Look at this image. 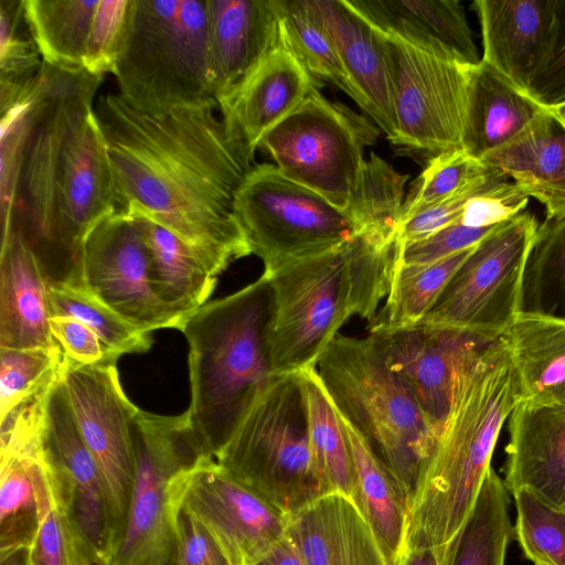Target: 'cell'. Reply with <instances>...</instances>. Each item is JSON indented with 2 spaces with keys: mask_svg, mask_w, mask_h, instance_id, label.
<instances>
[{
  "mask_svg": "<svg viewBox=\"0 0 565 565\" xmlns=\"http://www.w3.org/2000/svg\"><path fill=\"white\" fill-rule=\"evenodd\" d=\"M217 108L211 99L149 114L108 93L98 97L94 111L118 210L150 217L220 275L252 254L233 201L253 161L231 138Z\"/></svg>",
  "mask_w": 565,
  "mask_h": 565,
  "instance_id": "cell-1",
  "label": "cell"
},
{
  "mask_svg": "<svg viewBox=\"0 0 565 565\" xmlns=\"http://www.w3.org/2000/svg\"><path fill=\"white\" fill-rule=\"evenodd\" d=\"M102 81L84 67L43 62L32 83L9 233L22 236L49 284L83 285L85 242L118 210L93 106Z\"/></svg>",
  "mask_w": 565,
  "mask_h": 565,
  "instance_id": "cell-2",
  "label": "cell"
},
{
  "mask_svg": "<svg viewBox=\"0 0 565 565\" xmlns=\"http://www.w3.org/2000/svg\"><path fill=\"white\" fill-rule=\"evenodd\" d=\"M520 403L508 348L492 341L461 377L449 417L407 503L404 554L430 551L448 565L505 419Z\"/></svg>",
  "mask_w": 565,
  "mask_h": 565,
  "instance_id": "cell-3",
  "label": "cell"
},
{
  "mask_svg": "<svg viewBox=\"0 0 565 565\" xmlns=\"http://www.w3.org/2000/svg\"><path fill=\"white\" fill-rule=\"evenodd\" d=\"M399 246L355 235L324 253L265 271L273 292L268 349L274 375L316 367L352 316L369 322L387 297Z\"/></svg>",
  "mask_w": 565,
  "mask_h": 565,
  "instance_id": "cell-4",
  "label": "cell"
},
{
  "mask_svg": "<svg viewBox=\"0 0 565 565\" xmlns=\"http://www.w3.org/2000/svg\"><path fill=\"white\" fill-rule=\"evenodd\" d=\"M273 292L263 275L206 302L181 332L189 344L191 426L212 457L227 443L275 379L268 349Z\"/></svg>",
  "mask_w": 565,
  "mask_h": 565,
  "instance_id": "cell-5",
  "label": "cell"
},
{
  "mask_svg": "<svg viewBox=\"0 0 565 565\" xmlns=\"http://www.w3.org/2000/svg\"><path fill=\"white\" fill-rule=\"evenodd\" d=\"M316 370L337 411L369 443L406 503L437 436L374 338L338 333Z\"/></svg>",
  "mask_w": 565,
  "mask_h": 565,
  "instance_id": "cell-6",
  "label": "cell"
},
{
  "mask_svg": "<svg viewBox=\"0 0 565 565\" xmlns=\"http://www.w3.org/2000/svg\"><path fill=\"white\" fill-rule=\"evenodd\" d=\"M113 74L118 94L145 113L214 99L207 67L206 0H131Z\"/></svg>",
  "mask_w": 565,
  "mask_h": 565,
  "instance_id": "cell-7",
  "label": "cell"
},
{
  "mask_svg": "<svg viewBox=\"0 0 565 565\" xmlns=\"http://www.w3.org/2000/svg\"><path fill=\"white\" fill-rule=\"evenodd\" d=\"M213 458L286 515L323 495L298 373L275 376Z\"/></svg>",
  "mask_w": 565,
  "mask_h": 565,
  "instance_id": "cell-8",
  "label": "cell"
},
{
  "mask_svg": "<svg viewBox=\"0 0 565 565\" xmlns=\"http://www.w3.org/2000/svg\"><path fill=\"white\" fill-rule=\"evenodd\" d=\"M379 129L344 104L313 88L259 142L279 171L345 211Z\"/></svg>",
  "mask_w": 565,
  "mask_h": 565,
  "instance_id": "cell-9",
  "label": "cell"
},
{
  "mask_svg": "<svg viewBox=\"0 0 565 565\" xmlns=\"http://www.w3.org/2000/svg\"><path fill=\"white\" fill-rule=\"evenodd\" d=\"M132 439L136 480L121 541L107 565H172L175 507L169 484L178 472L207 454L188 411L166 416L138 408Z\"/></svg>",
  "mask_w": 565,
  "mask_h": 565,
  "instance_id": "cell-10",
  "label": "cell"
},
{
  "mask_svg": "<svg viewBox=\"0 0 565 565\" xmlns=\"http://www.w3.org/2000/svg\"><path fill=\"white\" fill-rule=\"evenodd\" d=\"M233 213L265 271L324 253L356 235L344 211L285 177L274 163L249 169L235 193Z\"/></svg>",
  "mask_w": 565,
  "mask_h": 565,
  "instance_id": "cell-11",
  "label": "cell"
},
{
  "mask_svg": "<svg viewBox=\"0 0 565 565\" xmlns=\"http://www.w3.org/2000/svg\"><path fill=\"white\" fill-rule=\"evenodd\" d=\"M539 225L527 212L495 225L472 247L419 323L501 339L519 317L524 266Z\"/></svg>",
  "mask_w": 565,
  "mask_h": 565,
  "instance_id": "cell-12",
  "label": "cell"
},
{
  "mask_svg": "<svg viewBox=\"0 0 565 565\" xmlns=\"http://www.w3.org/2000/svg\"><path fill=\"white\" fill-rule=\"evenodd\" d=\"M116 364L82 365L63 354L60 375L102 477L117 551L136 480L132 418L138 408L125 395Z\"/></svg>",
  "mask_w": 565,
  "mask_h": 565,
  "instance_id": "cell-13",
  "label": "cell"
},
{
  "mask_svg": "<svg viewBox=\"0 0 565 565\" xmlns=\"http://www.w3.org/2000/svg\"><path fill=\"white\" fill-rule=\"evenodd\" d=\"M394 90L395 146L435 157L462 149L463 65L383 33Z\"/></svg>",
  "mask_w": 565,
  "mask_h": 565,
  "instance_id": "cell-14",
  "label": "cell"
},
{
  "mask_svg": "<svg viewBox=\"0 0 565 565\" xmlns=\"http://www.w3.org/2000/svg\"><path fill=\"white\" fill-rule=\"evenodd\" d=\"M175 507L210 532L231 565H254L286 534L288 515L202 455L169 484Z\"/></svg>",
  "mask_w": 565,
  "mask_h": 565,
  "instance_id": "cell-15",
  "label": "cell"
},
{
  "mask_svg": "<svg viewBox=\"0 0 565 565\" xmlns=\"http://www.w3.org/2000/svg\"><path fill=\"white\" fill-rule=\"evenodd\" d=\"M41 458L55 502L85 540L95 564L107 565L116 552V543L104 484L79 433L61 375L47 401Z\"/></svg>",
  "mask_w": 565,
  "mask_h": 565,
  "instance_id": "cell-16",
  "label": "cell"
},
{
  "mask_svg": "<svg viewBox=\"0 0 565 565\" xmlns=\"http://www.w3.org/2000/svg\"><path fill=\"white\" fill-rule=\"evenodd\" d=\"M369 333L438 438L461 377L492 341L424 323L396 329L374 326Z\"/></svg>",
  "mask_w": 565,
  "mask_h": 565,
  "instance_id": "cell-17",
  "label": "cell"
},
{
  "mask_svg": "<svg viewBox=\"0 0 565 565\" xmlns=\"http://www.w3.org/2000/svg\"><path fill=\"white\" fill-rule=\"evenodd\" d=\"M83 286L137 330H180L156 296L148 246L131 217L117 210L88 235L82 258Z\"/></svg>",
  "mask_w": 565,
  "mask_h": 565,
  "instance_id": "cell-18",
  "label": "cell"
},
{
  "mask_svg": "<svg viewBox=\"0 0 565 565\" xmlns=\"http://www.w3.org/2000/svg\"><path fill=\"white\" fill-rule=\"evenodd\" d=\"M321 85L279 36L218 109L228 135L253 161L265 135Z\"/></svg>",
  "mask_w": 565,
  "mask_h": 565,
  "instance_id": "cell-19",
  "label": "cell"
},
{
  "mask_svg": "<svg viewBox=\"0 0 565 565\" xmlns=\"http://www.w3.org/2000/svg\"><path fill=\"white\" fill-rule=\"evenodd\" d=\"M329 34L344 67L361 92L366 115L393 143L397 137L394 90L384 38L348 0H306Z\"/></svg>",
  "mask_w": 565,
  "mask_h": 565,
  "instance_id": "cell-20",
  "label": "cell"
},
{
  "mask_svg": "<svg viewBox=\"0 0 565 565\" xmlns=\"http://www.w3.org/2000/svg\"><path fill=\"white\" fill-rule=\"evenodd\" d=\"M504 484L565 511V408L519 403L509 417Z\"/></svg>",
  "mask_w": 565,
  "mask_h": 565,
  "instance_id": "cell-21",
  "label": "cell"
},
{
  "mask_svg": "<svg viewBox=\"0 0 565 565\" xmlns=\"http://www.w3.org/2000/svg\"><path fill=\"white\" fill-rule=\"evenodd\" d=\"M554 3L555 0L473 2L481 26V60L526 96L550 45Z\"/></svg>",
  "mask_w": 565,
  "mask_h": 565,
  "instance_id": "cell-22",
  "label": "cell"
},
{
  "mask_svg": "<svg viewBox=\"0 0 565 565\" xmlns=\"http://www.w3.org/2000/svg\"><path fill=\"white\" fill-rule=\"evenodd\" d=\"M207 67L217 106L279 38L275 0H206Z\"/></svg>",
  "mask_w": 565,
  "mask_h": 565,
  "instance_id": "cell-23",
  "label": "cell"
},
{
  "mask_svg": "<svg viewBox=\"0 0 565 565\" xmlns=\"http://www.w3.org/2000/svg\"><path fill=\"white\" fill-rule=\"evenodd\" d=\"M287 533L306 565H388L358 505L340 493L320 495L288 515Z\"/></svg>",
  "mask_w": 565,
  "mask_h": 565,
  "instance_id": "cell-24",
  "label": "cell"
},
{
  "mask_svg": "<svg viewBox=\"0 0 565 565\" xmlns=\"http://www.w3.org/2000/svg\"><path fill=\"white\" fill-rule=\"evenodd\" d=\"M379 31L461 65L481 58L462 4L455 0H348Z\"/></svg>",
  "mask_w": 565,
  "mask_h": 565,
  "instance_id": "cell-25",
  "label": "cell"
},
{
  "mask_svg": "<svg viewBox=\"0 0 565 565\" xmlns=\"http://www.w3.org/2000/svg\"><path fill=\"white\" fill-rule=\"evenodd\" d=\"M51 318L44 273L22 236L11 231L1 241L0 348L55 349Z\"/></svg>",
  "mask_w": 565,
  "mask_h": 565,
  "instance_id": "cell-26",
  "label": "cell"
},
{
  "mask_svg": "<svg viewBox=\"0 0 565 565\" xmlns=\"http://www.w3.org/2000/svg\"><path fill=\"white\" fill-rule=\"evenodd\" d=\"M480 160L540 201L546 218L565 215V129L545 108Z\"/></svg>",
  "mask_w": 565,
  "mask_h": 565,
  "instance_id": "cell-27",
  "label": "cell"
},
{
  "mask_svg": "<svg viewBox=\"0 0 565 565\" xmlns=\"http://www.w3.org/2000/svg\"><path fill=\"white\" fill-rule=\"evenodd\" d=\"M150 254L152 289L180 324L206 303L218 275L205 258L173 233L146 216L127 210Z\"/></svg>",
  "mask_w": 565,
  "mask_h": 565,
  "instance_id": "cell-28",
  "label": "cell"
},
{
  "mask_svg": "<svg viewBox=\"0 0 565 565\" xmlns=\"http://www.w3.org/2000/svg\"><path fill=\"white\" fill-rule=\"evenodd\" d=\"M466 111L462 149L477 159L515 137L544 107L505 81L482 60L463 65Z\"/></svg>",
  "mask_w": 565,
  "mask_h": 565,
  "instance_id": "cell-29",
  "label": "cell"
},
{
  "mask_svg": "<svg viewBox=\"0 0 565 565\" xmlns=\"http://www.w3.org/2000/svg\"><path fill=\"white\" fill-rule=\"evenodd\" d=\"M501 339L513 364L520 403L565 408V322L519 316Z\"/></svg>",
  "mask_w": 565,
  "mask_h": 565,
  "instance_id": "cell-30",
  "label": "cell"
},
{
  "mask_svg": "<svg viewBox=\"0 0 565 565\" xmlns=\"http://www.w3.org/2000/svg\"><path fill=\"white\" fill-rule=\"evenodd\" d=\"M338 414L344 426L355 467L354 503L372 527L388 565H398L404 553L406 499L393 475L369 443L339 412Z\"/></svg>",
  "mask_w": 565,
  "mask_h": 565,
  "instance_id": "cell-31",
  "label": "cell"
},
{
  "mask_svg": "<svg viewBox=\"0 0 565 565\" xmlns=\"http://www.w3.org/2000/svg\"><path fill=\"white\" fill-rule=\"evenodd\" d=\"M0 552L30 548L54 497L40 454L0 458Z\"/></svg>",
  "mask_w": 565,
  "mask_h": 565,
  "instance_id": "cell-32",
  "label": "cell"
},
{
  "mask_svg": "<svg viewBox=\"0 0 565 565\" xmlns=\"http://www.w3.org/2000/svg\"><path fill=\"white\" fill-rule=\"evenodd\" d=\"M297 373L306 403L310 446L323 492L340 493L354 502L355 467L341 418L316 367Z\"/></svg>",
  "mask_w": 565,
  "mask_h": 565,
  "instance_id": "cell-33",
  "label": "cell"
},
{
  "mask_svg": "<svg viewBox=\"0 0 565 565\" xmlns=\"http://www.w3.org/2000/svg\"><path fill=\"white\" fill-rule=\"evenodd\" d=\"M99 0H23L30 33L43 62L64 68L83 66Z\"/></svg>",
  "mask_w": 565,
  "mask_h": 565,
  "instance_id": "cell-34",
  "label": "cell"
},
{
  "mask_svg": "<svg viewBox=\"0 0 565 565\" xmlns=\"http://www.w3.org/2000/svg\"><path fill=\"white\" fill-rule=\"evenodd\" d=\"M519 316L565 322V215L539 225L524 266Z\"/></svg>",
  "mask_w": 565,
  "mask_h": 565,
  "instance_id": "cell-35",
  "label": "cell"
},
{
  "mask_svg": "<svg viewBox=\"0 0 565 565\" xmlns=\"http://www.w3.org/2000/svg\"><path fill=\"white\" fill-rule=\"evenodd\" d=\"M282 42L318 82L344 92L366 114V103L344 67L329 34L312 15L306 0H275Z\"/></svg>",
  "mask_w": 565,
  "mask_h": 565,
  "instance_id": "cell-36",
  "label": "cell"
},
{
  "mask_svg": "<svg viewBox=\"0 0 565 565\" xmlns=\"http://www.w3.org/2000/svg\"><path fill=\"white\" fill-rule=\"evenodd\" d=\"M510 492L491 467L458 534L448 565H504L513 527Z\"/></svg>",
  "mask_w": 565,
  "mask_h": 565,
  "instance_id": "cell-37",
  "label": "cell"
},
{
  "mask_svg": "<svg viewBox=\"0 0 565 565\" xmlns=\"http://www.w3.org/2000/svg\"><path fill=\"white\" fill-rule=\"evenodd\" d=\"M408 175L371 152L365 159L356 186L344 213L356 235L390 243L398 237Z\"/></svg>",
  "mask_w": 565,
  "mask_h": 565,
  "instance_id": "cell-38",
  "label": "cell"
},
{
  "mask_svg": "<svg viewBox=\"0 0 565 565\" xmlns=\"http://www.w3.org/2000/svg\"><path fill=\"white\" fill-rule=\"evenodd\" d=\"M472 247L425 265H404L396 256L385 306L370 327L396 329L419 323Z\"/></svg>",
  "mask_w": 565,
  "mask_h": 565,
  "instance_id": "cell-39",
  "label": "cell"
},
{
  "mask_svg": "<svg viewBox=\"0 0 565 565\" xmlns=\"http://www.w3.org/2000/svg\"><path fill=\"white\" fill-rule=\"evenodd\" d=\"M49 299L52 317H72L81 321L118 356L145 353L151 347L150 334L137 330L84 286L49 284Z\"/></svg>",
  "mask_w": 565,
  "mask_h": 565,
  "instance_id": "cell-40",
  "label": "cell"
},
{
  "mask_svg": "<svg viewBox=\"0 0 565 565\" xmlns=\"http://www.w3.org/2000/svg\"><path fill=\"white\" fill-rule=\"evenodd\" d=\"M490 171L491 168L463 149L431 157L404 201L402 223L457 194Z\"/></svg>",
  "mask_w": 565,
  "mask_h": 565,
  "instance_id": "cell-41",
  "label": "cell"
},
{
  "mask_svg": "<svg viewBox=\"0 0 565 565\" xmlns=\"http://www.w3.org/2000/svg\"><path fill=\"white\" fill-rule=\"evenodd\" d=\"M515 540L535 565H565V511L554 509L526 490L513 494Z\"/></svg>",
  "mask_w": 565,
  "mask_h": 565,
  "instance_id": "cell-42",
  "label": "cell"
},
{
  "mask_svg": "<svg viewBox=\"0 0 565 565\" xmlns=\"http://www.w3.org/2000/svg\"><path fill=\"white\" fill-rule=\"evenodd\" d=\"M42 63L25 21L23 0H0V93L22 88Z\"/></svg>",
  "mask_w": 565,
  "mask_h": 565,
  "instance_id": "cell-43",
  "label": "cell"
},
{
  "mask_svg": "<svg viewBox=\"0 0 565 565\" xmlns=\"http://www.w3.org/2000/svg\"><path fill=\"white\" fill-rule=\"evenodd\" d=\"M63 352L45 349L0 348V414L54 376Z\"/></svg>",
  "mask_w": 565,
  "mask_h": 565,
  "instance_id": "cell-44",
  "label": "cell"
},
{
  "mask_svg": "<svg viewBox=\"0 0 565 565\" xmlns=\"http://www.w3.org/2000/svg\"><path fill=\"white\" fill-rule=\"evenodd\" d=\"M29 565H96L85 540L55 500L29 548Z\"/></svg>",
  "mask_w": 565,
  "mask_h": 565,
  "instance_id": "cell-45",
  "label": "cell"
},
{
  "mask_svg": "<svg viewBox=\"0 0 565 565\" xmlns=\"http://www.w3.org/2000/svg\"><path fill=\"white\" fill-rule=\"evenodd\" d=\"M131 0H99L94 13L83 66L104 77L114 73L124 45Z\"/></svg>",
  "mask_w": 565,
  "mask_h": 565,
  "instance_id": "cell-46",
  "label": "cell"
},
{
  "mask_svg": "<svg viewBox=\"0 0 565 565\" xmlns=\"http://www.w3.org/2000/svg\"><path fill=\"white\" fill-rule=\"evenodd\" d=\"M508 177L491 169L462 191L402 223L398 232L401 244L423 239L438 230L459 222L467 202L475 195L501 183Z\"/></svg>",
  "mask_w": 565,
  "mask_h": 565,
  "instance_id": "cell-47",
  "label": "cell"
},
{
  "mask_svg": "<svg viewBox=\"0 0 565 565\" xmlns=\"http://www.w3.org/2000/svg\"><path fill=\"white\" fill-rule=\"evenodd\" d=\"M529 96L545 108L565 102V0H555L550 45Z\"/></svg>",
  "mask_w": 565,
  "mask_h": 565,
  "instance_id": "cell-48",
  "label": "cell"
},
{
  "mask_svg": "<svg viewBox=\"0 0 565 565\" xmlns=\"http://www.w3.org/2000/svg\"><path fill=\"white\" fill-rule=\"evenodd\" d=\"M494 226L469 227L459 222L454 223L423 239L407 244L399 243L397 262L404 265H425L441 260L475 246Z\"/></svg>",
  "mask_w": 565,
  "mask_h": 565,
  "instance_id": "cell-49",
  "label": "cell"
},
{
  "mask_svg": "<svg viewBox=\"0 0 565 565\" xmlns=\"http://www.w3.org/2000/svg\"><path fill=\"white\" fill-rule=\"evenodd\" d=\"M530 195L508 179L472 196L459 223L469 227H491L523 212Z\"/></svg>",
  "mask_w": 565,
  "mask_h": 565,
  "instance_id": "cell-50",
  "label": "cell"
},
{
  "mask_svg": "<svg viewBox=\"0 0 565 565\" xmlns=\"http://www.w3.org/2000/svg\"><path fill=\"white\" fill-rule=\"evenodd\" d=\"M174 530L172 565H231L210 532L181 507H175Z\"/></svg>",
  "mask_w": 565,
  "mask_h": 565,
  "instance_id": "cell-51",
  "label": "cell"
},
{
  "mask_svg": "<svg viewBox=\"0 0 565 565\" xmlns=\"http://www.w3.org/2000/svg\"><path fill=\"white\" fill-rule=\"evenodd\" d=\"M51 333L64 355L82 365L117 363L119 356L111 353L95 332L72 317L51 318Z\"/></svg>",
  "mask_w": 565,
  "mask_h": 565,
  "instance_id": "cell-52",
  "label": "cell"
},
{
  "mask_svg": "<svg viewBox=\"0 0 565 565\" xmlns=\"http://www.w3.org/2000/svg\"><path fill=\"white\" fill-rule=\"evenodd\" d=\"M254 565H306L295 542L286 534Z\"/></svg>",
  "mask_w": 565,
  "mask_h": 565,
  "instance_id": "cell-53",
  "label": "cell"
},
{
  "mask_svg": "<svg viewBox=\"0 0 565 565\" xmlns=\"http://www.w3.org/2000/svg\"><path fill=\"white\" fill-rule=\"evenodd\" d=\"M398 565H439L430 551H419L404 554Z\"/></svg>",
  "mask_w": 565,
  "mask_h": 565,
  "instance_id": "cell-54",
  "label": "cell"
},
{
  "mask_svg": "<svg viewBox=\"0 0 565 565\" xmlns=\"http://www.w3.org/2000/svg\"><path fill=\"white\" fill-rule=\"evenodd\" d=\"M1 565H29V548L0 552Z\"/></svg>",
  "mask_w": 565,
  "mask_h": 565,
  "instance_id": "cell-55",
  "label": "cell"
},
{
  "mask_svg": "<svg viewBox=\"0 0 565 565\" xmlns=\"http://www.w3.org/2000/svg\"><path fill=\"white\" fill-rule=\"evenodd\" d=\"M545 108V107H544ZM561 125L562 127L565 129V102L559 104V105H556V106H552V107H547L545 108Z\"/></svg>",
  "mask_w": 565,
  "mask_h": 565,
  "instance_id": "cell-56",
  "label": "cell"
},
{
  "mask_svg": "<svg viewBox=\"0 0 565 565\" xmlns=\"http://www.w3.org/2000/svg\"><path fill=\"white\" fill-rule=\"evenodd\" d=\"M536 565H543V564H536Z\"/></svg>",
  "mask_w": 565,
  "mask_h": 565,
  "instance_id": "cell-57",
  "label": "cell"
}]
</instances>
